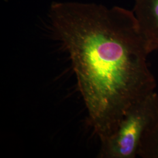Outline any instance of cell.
I'll return each instance as SVG.
<instances>
[{
  "instance_id": "obj_1",
  "label": "cell",
  "mask_w": 158,
  "mask_h": 158,
  "mask_svg": "<svg viewBox=\"0 0 158 158\" xmlns=\"http://www.w3.org/2000/svg\"><path fill=\"white\" fill-rule=\"evenodd\" d=\"M49 18L69 56L89 123L102 141L132 105L155 91L148 63L152 52L133 11L121 6L57 2Z\"/></svg>"
},
{
  "instance_id": "obj_2",
  "label": "cell",
  "mask_w": 158,
  "mask_h": 158,
  "mask_svg": "<svg viewBox=\"0 0 158 158\" xmlns=\"http://www.w3.org/2000/svg\"><path fill=\"white\" fill-rule=\"evenodd\" d=\"M158 117V94L154 91L132 105L115 132L101 141L100 158H135L142 139Z\"/></svg>"
},
{
  "instance_id": "obj_3",
  "label": "cell",
  "mask_w": 158,
  "mask_h": 158,
  "mask_svg": "<svg viewBox=\"0 0 158 158\" xmlns=\"http://www.w3.org/2000/svg\"><path fill=\"white\" fill-rule=\"evenodd\" d=\"M132 11L150 50H157L158 0H135Z\"/></svg>"
},
{
  "instance_id": "obj_4",
  "label": "cell",
  "mask_w": 158,
  "mask_h": 158,
  "mask_svg": "<svg viewBox=\"0 0 158 158\" xmlns=\"http://www.w3.org/2000/svg\"><path fill=\"white\" fill-rule=\"evenodd\" d=\"M138 156L142 158H158V117L143 136Z\"/></svg>"
}]
</instances>
